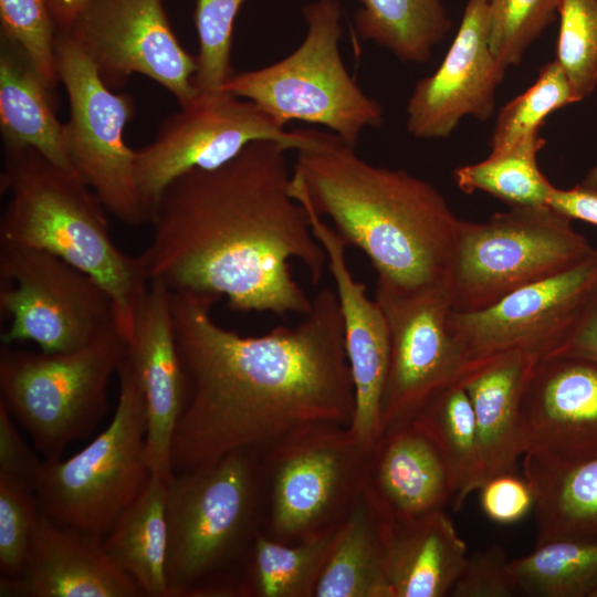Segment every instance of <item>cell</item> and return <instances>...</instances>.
Instances as JSON below:
<instances>
[{"mask_svg":"<svg viewBox=\"0 0 597 597\" xmlns=\"http://www.w3.org/2000/svg\"><path fill=\"white\" fill-rule=\"evenodd\" d=\"M185 397L171 442L174 473L251 449L261 454L316 422L350 426L355 389L335 290L323 287L294 327L241 336L211 315L220 298L170 291Z\"/></svg>","mask_w":597,"mask_h":597,"instance_id":"6da1fadb","label":"cell"},{"mask_svg":"<svg viewBox=\"0 0 597 597\" xmlns=\"http://www.w3.org/2000/svg\"><path fill=\"white\" fill-rule=\"evenodd\" d=\"M284 145L256 140L212 169H190L163 191L140 254L148 280L172 292L226 296L241 312L307 314L292 276L298 260L317 284L327 255L289 191Z\"/></svg>","mask_w":597,"mask_h":597,"instance_id":"7a4b0ae2","label":"cell"},{"mask_svg":"<svg viewBox=\"0 0 597 597\" xmlns=\"http://www.w3.org/2000/svg\"><path fill=\"white\" fill-rule=\"evenodd\" d=\"M289 191L367 255L376 287L409 293L448 283L460 219L430 182L369 164L326 132L297 150Z\"/></svg>","mask_w":597,"mask_h":597,"instance_id":"3957f363","label":"cell"},{"mask_svg":"<svg viewBox=\"0 0 597 597\" xmlns=\"http://www.w3.org/2000/svg\"><path fill=\"white\" fill-rule=\"evenodd\" d=\"M3 149L0 245L55 254L91 275L111 295L115 321L129 342L137 301L148 277L139 256L113 241L106 209L83 181L31 147Z\"/></svg>","mask_w":597,"mask_h":597,"instance_id":"277c9868","label":"cell"},{"mask_svg":"<svg viewBox=\"0 0 597 597\" xmlns=\"http://www.w3.org/2000/svg\"><path fill=\"white\" fill-rule=\"evenodd\" d=\"M262 454L232 451L175 473L167 490L169 597H234L264 520Z\"/></svg>","mask_w":597,"mask_h":597,"instance_id":"5b68a950","label":"cell"},{"mask_svg":"<svg viewBox=\"0 0 597 597\" xmlns=\"http://www.w3.org/2000/svg\"><path fill=\"white\" fill-rule=\"evenodd\" d=\"M374 447L334 422L301 427L274 443L262 453V532L296 544L336 531L367 486Z\"/></svg>","mask_w":597,"mask_h":597,"instance_id":"8992f818","label":"cell"},{"mask_svg":"<svg viewBox=\"0 0 597 597\" xmlns=\"http://www.w3.org/2000/svg\"><path fill=\"white\" fill-rule=\"evenodd\" d=\"M303 15L307 31L297 49L271 65L233 73L221 91L253 102L284 127L292 121L322 125L355 148L365 128L381 126L383 107L343 62L338 0L308 2Z\"/></svg>","mask_w":597,"mask_h":597,"instance_id":"52a82bcc","label":"cell"},{"mask_svg":"<svg viewBox=\"0 0 597 597\" xmlns=\"http://www.w3.org/2000/svg\"><path fill=\"white\" fill-rule=\"evenodd\" d=\"M127 353L116 324L69 352L2 345L0 391L10 415L30 433L45 460L60 459L107 411V386Z\"/></svg>","mask_w":597,"mask_h":597,"instance_id":"ba28073f","label":"cell"},{"mask_svg":"<svg viewBox=\"0 0 597 597\" xmlns=\"http://www.w3.org/2000/svg\"><path fill=\"white\" fill-rule=\"evenodd\" d=\"M117 374L111 423L73 457L44 460L34 490L43 515L103 537L150 476L146 398L128 347Z\"/></svg>","mask_w":597,"mask_h":597,"instance_id":"9c48e42d","label":"cell"},{"mask_svg":"<svg viewBox=\"0 0 597 597\" xmlns=\"http://www.w3.org/2000/svg\"><path fill=\"white\" fill-rule=\"evenodd\" d=\"M594 249L549 206L511 207L485 222L460 219L448 281L452 311L485 310L569 269Z\"/></svg>","mask_w":597,"mask_h":597,"instance_id":"30bf717a","label":"cell"},{"mask_svg":"<svg viewBox=\"0 0 597 597\" xmlns=\"http://www.w3.org/2000/svg\"><path fill=\"white\" fill-rule=\"evenodd\" d=\"M55 65L70 104L65 143L75 172L118 221L130 227L150 223L154 208L135 178V149L124 140L136 112L133 96L106 86L62 30L56 33Z\"/></svg>","mask_w":597,"mask_h":597,"instance_id":"8fae6325","label":"cell"},{"mask_svg":"<svg viewBox=\"0 0 597 597\" xmlns=\"http://www.w3.org/2000/svg\"><path fill=\"white\" fill-rule=\"evenodd\" d=\"M0 308L10 325L2 345L31 341L69 352L116 324L114 303L91 275L50 252L0 245Z\"/></svg>","mask_w":597,"mask_h":597,"instance_id":"7c38bea8","label":"cell"},{"mask_svg":"<svg viewBox=\"0 0 597 597\" xmlns=\"http://www.w3.org/2000/svg\"><path fill=\"white\" fill-rule=\"evenodd\" d=\"M325 132L286 130L253 102L224 91L199 94L165 117L153 142L135 150V178L155 208L171 181L190 169L217 168L256 140H274L287 149L318 145Z\"/></svg>","mask_w":597,"mask_h":597,"instance_id":"4fadbf2b","label":"cell"},{"mask_svg":"<svg viewBox=\"0 0 597 597\" xmlns=\"http://www.w3.org/2000/svg\"><path fill=\"white\" fill-rule=\"evenodd\" d=\"M61 30L112 90L140 74L165 87L180 107L199 95L197 59L180 44L163 0H90Z\"/></svg>","mask_w":597,"mask_h":597,"instance_id":"5bb4252c","label":"cell"},{"mask_svg":"<svg viewBox=\"0 0 597 597\" xmlns=\"http://www.w3.org/2000/svg\"><path fill=\"white\" fill-rule=\"evenodd\" d=\"M389 331V363L381 405L384 431L410 422L437 394L457 383L467 359L448 328L449 283L397 293L375 289Z\"/></svg>","mask_w":597,"mask_h":597,"instance_id":"9a60e30c","label":"cell"},{"mask_svg":"<svg viewBox=\"0 0 597 597\" xmlns=\"http://www.w3.org/2000/svg\"><path fill=\"white\" fill-rule=\"evenodd\" d=\"M596 290L595 248L569 269L524 286L485 310L451 311L448 328L464 354L467 367L514 350L542 358L561 341Z\"/></svg>","mask_w":597,"mask_h":597,"instance_id":"2e32d148","label":"cell"},{"mask_svg":"<svg viewBox=\"0 0 597 597\" xmlns=\"http://www.w3.org/2000/svg\"><path fill=\"white\" fill-rule=\"evenodd\" d=\"M505 70L490 48L488 0H468L441 64L411 92L406 107L408 133L419 139H441L465 116L489 119Z\"/></svg>","mask_w":597,"mask_h":597,"instance_id":"e0dca14e","label":"cell"},{"mask_svg":"<svg viewBox=\"0 0 597 597\" xmlns=\"http://www.w3.org/2000/svg\"><path fill=\"white\" fill-rule=\"evenodd\" d=\"M303 207L315 238L326 252L343 315L355 389V411L349 428L364 442L374 446L381 436V405L389 363L387 321L378 302L369 298L365 285L354 277L345 256L346 242L333 227Z\"/></svg>","mask_w":597,"mask_h":597,"instance_id":"ac0fdd59","label":"cell"},{"mask_svg":"<svg viewBox=\"0 0 597 597\" xmlns=\"http://www.w3.org/2000/svg\"><path fill=\"white\" fill-rule=\"evenodd\" d=\"M170 294L161 281L148 280L137 301L127 343L146 398V457L150 474L168 483L175 475L171 442L185 397Z\"/></svg>","mask_w":597,"mask_h":597,"instance_id":"d6986e66","label":"cell"},{"mask_svg":"<svg viewBox=\"0 0 597 597\" xmlns=\"http://www.w3.org/2000/svg\"><path fill=\"white\" fill-rule=\"evenodd\" d=\"M1 597H142L138 584L107 555L103 536L60 525L42 513L15 577Z\"/></svg>","mask_w":597,"mask_h":597,"instance_id":"ffe728a7","label":"cell"},{"mask_svg":"<svg viewBox=\"0 0 597 597\" xmlns=\"http://www.w3.org/2000/svg\"><path fill=\"white\" fill-rule=\"evenodd\" d=\"M525 452L570 457L597 430V362L567 356L537 363L521 402Z\"/></svg>","mask_w":597,"mask_h":597,"instance_id":"44dd1931","label":"cell"},{"mask_svg":"<svg viewBox=\"0 0 597 597\" xmlns=\"http://www.w3.org/2000/svg\"><path fill=\"white\" fill-rule=\"evenodd\" d=\"M540 359L535 353L509 352L468 366L460 377L475 417L480 488L494 476L515 473L525 452L521 402Z\"/></svg>","mask_w":597,"mask_h":597,"instance_id":"7402d4cb","label":"cell"},{"mask_svg":"<svg viewBox=\"0 0 597 597\" xmlns=\"http://www.w3.org/2000/svg\"><path fill=\"white\" fill-rule=\"evenodd\" d=\"M366 490L389 521L443 510L453 499L440 453L411 422L384 431L377 440Z\"/></svg>","mask_w":597,"mask_h":597,"instance_id":"603a6c76","label":"cell"},{"mask_svg":"<svg viewBox=\"0 0 597 597\" xmlns=\"http://www.w3.org/2000/svg\"><path fill=\"white\" fill-rule=\"evenodd\" d=\"M468 555L443 510L389 521L386 569L391 597L449 596Z\"/></svg>","mask_w":597,"mask_h":597,"instance_id":"cb8c5ba5","label":"cell"},{"mask_svg":"<svg viewBox=\"0 0 597 597\" xmlns=\"http://www.w3.org/2000/svg\"><path fill=\"white\" fill-rule=\"evenodd\" d=\"M54 92L22 48L0 33V132L2 147H31L75 172L65 143V124L55 114Z\"/></svg>","mask_w":597,"mask_h":597,"instance_id":"d4e9b609","label":"cell"},{"mask_svg":"<svg viewBox=\"0 0 597 597\" xmlns=\"http://www.w3.org/2000/svg\"><path fill=\"white\" fill-rule=\"evenodd\" d=\"M388 525L365 489L337 531L314 597H391L386 569Z\"/></svg>","mask_w":597,"mask_h":597,"instance_id":"484cf974","label":"cell"},{"mask_svg":"<svg viewBox=\"0 0 597 597\" xmlns=\"http://www.w3.org/2000/svg\"><path fill=\"white\" fill-rule=\"evenodd\" d=\"M167 490V481L150 474L135 500L103 537L111 559L148 597H169Z\"/></svg>","mask_w":597,"mask_h":597,"instance_id":"4316f807","label":"cell"},{"mask_svg":"<svg viewBox=\"0 0 597 597\" xmlns=\"http://www.w3.org/2000/svg\"><path fill=\"white\" fill-rule=\"evenodd\" d=\"M338 528L296 544L281 543L259 532L234 597H314Z\"/></svg>","mask_w":597,"mask_h":597,"instance_id":"83f0119b","label":"cell"},{"mask_svg":"<svg viewBox=\"0 0 597 597\" xmlns=\"http://www.w3.org/2000/svg\"><path fill=\"white\" fill-rule=\"evenodd\" d=\"M410 422L440 453L453 490V511H459L481 485L475 417L460 379L430 399Z\"/></svg>","mask_w":597,"mask_h":597,"instance_id":"f1b7e54d","label":"cell"},{"mask_svg":"<svg viewBox=\"0 0 597 597\" xmlns=\"http://www.w3.org/2000/svg\"><path fill=\"white\" fill-rule=\"evenodd\" d=\"M355 30L402 62L425 63L452 28L442 0H358Z\"/></svg>","mask_w":597,"mask_h":597,"instance_id":"f546056e","label":"cell"},{"mask_svg":"<svg viewBox=\"0 0 597 597\" xmlns=\"http://www.w3.org/2000/svg\"><path fill=\"white\" fill-rule=\"evenodd\" d=\"M545 139L536 132L482 161L459 167L454 181L465 193L486 192L510 207L548 206L554 186L541 171L537 154Z\"/></svg>","mask_w":597,"mask_h":597,"instance_id":"4dcf8cb0","label":"cell"},{"mask_svg":"<svg viewBox=\"0 0 597 597\" xmlns=\"http://www.w3.org/2000/svg\"><path fill=\"white\" fill-rule=\"evenodd\" d=\"M506 569L515 596L576 595L597 579V542L577 537L547 541L530 554L510 559Z\"/></svg>","mask_w":597,"mask_h":597,"instance_id":"1f68e13d","label":"cell"},{"mask_svg":"<svg viewBox=\"0 0 597 597\" xmlns=\"http://www.w3.org/2000/svg\"><path fill=\"white\" fill-rule=\"evenodd\" d=\"M579 101L558 62H548L531 87L500 109L490 140L491 151L506 149L540 132L549 114Z\"/></svg>","mask_w":597,"mask_h":597,"instance_id":"d6a6232c","label":"cell"},{"mask_svg":"<svg viewBox=\"0 0 597 597\" xmlns=\"http://www.w3.org/2000/svg\"><path fill=\"white\" fill-rule=\"evenodd\" d=\"M244 1L196 0L193 19L199 49L193 85L199 94L221 91L234 73L230 63L232 34Z\"/></svg>","mask_w":597,"mask_h":597,"instance_id":"836d02e7","label":"cell"},{"mask_svg":"<svg viewBox=\"0 0 597 597\" xmlns=\"http://www.w3.org/2000/svg\"><path fill=\"white\" fill-rule=\"evenodd\" d=\"M556 61L582 101L597 86V0H563Z\"/></svg>","mask_w":597,"mask_h":597,"instance_id":"e575fe53","label":"cell"},{"mask_svg":"<svg viewBox=\"0 0 597 597\" xmlns=\"http://www.w3.org/2000/svg\"><path fill=\"white\" fill-rule=\"evenodd\" d=\"M563 0H488L490 48L499 63L517 65L527 48L556 19Z\"/></svg>","mask_w":597,"mask_h":597,"instance_id":"d590c367","label":"cell"},{"mask_svg":"<svg viewBox=\"0 0 597 597\" xmlns=\"http://www.w3.org/2000/svg\"><path fill=\"white\" fill-rule=\"evenodd\" d=\"M0 33L17 42L54 92L60 83L55 65L57 29L46 0H0Z\"/></svg>","mask_w":597,"mask_h":597,"instance_id":"8d00e7d4","label":"cell"},{"mask_svg":"<svg viewBox=\"0 0 597 597\" xmlns=\"http://www.w3.org/2000/svg\"><path fill=\"white\" fill-rule=\"evenodd\" d=\"M40 514L34 492L0 479L1 576L20 574Z\"/></svg>","mask_w":597,"mask_h":597,"instance_id":"74e56055","label":"cell"},{"mask_svg":"<svg viewBox=\"0 0 597 597\" xmlns=\"http://www.w3.org/2000/svg\"><path fill=\"white\" fill-rule=\"evenodd\" d=\"M505 549L492 544L468 555L450 597H511L515 596L509 574Z\"/></svg>","mask_w":597,"mask_h":597,"instance_id":"f35d334b","label":"cell"},{"mask_svg":"<svg viewBox=\"0 0 597 597\" xmlns=\"http://www.w3.org/2000/svg\"><path fill=\"white\" fill-rule=\"evenodd\" d=\"M480 503L484 514L495 523L521 521L532 509L535 498L526 479L515 473L494 476L482 484Z\"/></svg>","mask_w":597,"mask_h":597,"instance_id":"ab89813d","label":"cell"},{"mask_svg":"<svg viewBox=\"0 0 597 597\" xmlns=\"http://www.w3.org/2000/svg\"><path fill=\"white\" fill-rule=\"evenodd\" d=\"M42 465L0 402V479L34 492Z\"/></svg>","mask_w":597,"mask_h":597,"instance_id":"60d3db41","label":"cell"},{"mask_svg":"<svg viewBox=\"0 0 597 597\" xmlns=\"http://www.w3.org/2000/svg\"><path fill=\"white\" fill-rule=\"evenodd\" d=\"M553 356L580 357L597 362V290L561 341L544 357Z\"/></svg>","mask_w":597,"mask_h":597,"instance_id":"b9f144b4","label":"cell"},{"mask_svg":"<svg viewBox=\"0 0 597 597\" xmlns=\"http://www.w3.org/2000/svg\"><path fill=\"white\" fill-rule=\"evenodd\" d=\"M559 214L597 226V191L580 184L570 189L554 187L548 203Z\"/></svg>","mask_w":597,"mask_h":597,"instance_id":"7bdbcfd3","label":"cell"},{"mask_svg":"<svg viewBox=\"0 0 597 597\" xmlns=\"http://www.w3.org/2000/svg\"><path fill=\"white\" fill-rule=\"evenodd\" d=\"M90 0H46V4L57 30L66 28L77 12Z\"/></svg>","mask_w":597,"mask_h":597,"instance_id":"ee69618b","label":"cell"},{"mask_svg":"<svg viewBox=\"0 0 597 597\" xmlns=\"http://www.w3.org/2000/svg\"><path fill=\"white\" fill-rule=\"evenodd\" d=\"M580 185L585 188L597 191V165H595L586 175Z\"/></svg>","mask_w":597,"mask_h":597,"instance_id":"f6af8a7d","label":"cell"}]
</instances>
